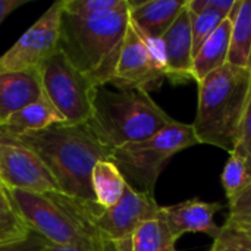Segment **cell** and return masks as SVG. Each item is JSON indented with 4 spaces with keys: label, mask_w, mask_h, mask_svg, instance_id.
I'll return each mask as SVG.
<instances>
[{
    "label": "cell",
    "mask_w": 251,
    "mask_h": 251,
    "mask_svg": "<svg viewBox=\"0 0 251 251\" xmlns=\"http://www.w3.org/2000/svg\"><path fill=\"white\" fill-rule=\"evenodd\" d=\"M6 137L26 146L41 159L62 194L96 203L91 191V172L97 162L110 159V151L87 125L63 122L38 132Z\"/></svg>",
    "instance_id": "1"
},
{
    "label": "cell",
    "mask_w": 251,
    "mask_h": 251,
    "mask_svg": "<svg viewBox=\"0 0 251 251\" xmlns=\"http://www.w3.org/2000/svg\"><path fill=\"white\" fill-rule=\"evenodd\" d=\"M6 191L22 222L50 244L85 246L96 251H115L94 225V218L101 210L96 203L72 199L62 193Z\"/></svg>",
    "instance_id": "2"
},
{
    "label": "cell",
    "mask_w": 251,
    "mask_h": 251,
    "mask_svg": "<svg viewBox=\"0 0 251 251\" xmlns=\"http://www.w3.org/2000/svg\"><path fill=\"white\" fill-rule=\"evenodd\" d=\"M199 101L193 129L199 144L225 151L235 149L251 94V68L225 63L197 82Z\"/></svg>",
    "instance_id": "3"
},
{
    "label": "cell",
    "mask_w": 251,
    "mask_h": 251,
    "mask_svg": "<svg viewBox=\"0 0 251 251\" xmlns=\"http://www.w3.org/2000/svg\"><path fill=\"white\" fill-rule=\"evenodd\" d=\"M128 25L129 6L99 16H75L62 10L57 49L94 87L109 85Z\"/></svg>",
    "instance_id": "4"
},
{
    "label": "cell",
    "mask_w": 251,
    "mask_h": 251,
    "mask_svg": "<svg viewBox=\"0 0 251 251\" xmlns=\"http://www.w3.org/2000/svg\"><path fill=\"white\" fill-rule=\"evenodd\" d=\"M174 121L150 93L100 85L94 90L87 126L109 151H113L154 135Z\"/></svg>",
    "instance_id": "5"
},
{
    "label": "cell",
    "mask_w": 251,
    "mask_h": 251,
    "mask_svg": "<svg viewBox=\"0 0 251 251\" xmlns=\"http://www.w3.org/2000/svg\"><path fill=\"white\" fill-rule=\"evenodd\" d=\"M197 144L193 125L174 121L149 138L110 151V160L132 188L154 196L156 182L168 162Z\"/></svg>",
    "instance_id": "6"
},
{
    "label": "cell",
    "mask_w": 251,
    "mask_h": 251,
    "mask_svg": "<svg viewBox=\"0 0 251 251\" xmlns=\"http://www.w3.org/2000/svg\"><path fill=\"white\" fill-rule=\"evenodd\" d=\"M44 97L62 115L65 124L87 125L96 87L57 49L38 68Z\"/></svg>",
    "instance_id": "7"
},
{
    "label": "cell",
    "mask_w": 251,
    "mask_h": 251,
    "mask_svg": "<svg viewBox=\"0 0 251 251\" xmlns=\"http://www.w3.org/2000/svg\"><path fill=\"white\" fill-rule=\"evenodd\" d=\"M162 206L154 196L137 191L129 184L122 199L110 209H101L94 225L100 235L113 246L115 251H131V241L135 231L147 221L160 215Z\"/></svg>",
    "instance_id": "8"
},
{
    "label": "cell",
    "mask_w": 251,
    "mask_h": 251,
    "mask_svg": "<svg viewBox=\"0 0 251 251\" xmlns=\"http://www.w3.org/2000/svg\"><path fill=\"white\" fill-rule=\"evenodd\" d=\"M60 18L62 0H57L0 56V74L38 71L41 63L57 50Z\"/></svg>",
    "instance_id": "9"
},
{
    "label": "cell",
    "mask_w": 251,
    "mask_h": 251,
    "mask_svg": "<svg viewBox=\"0 0 251 251\" xmlns=\"http://www.w3.org/2000/svg\"><path fill=\"white\" fill-rule=\"evenodd\" d=\"M0 182L4 190L37 194L60 193L41 159L26 146L0 134Z\"/></svg>",
    "instance_id": "10"
},
{
    "label": "cell",
    "mask_w": 251,
    "mask_h": 251,
    "mask_svg": "<svg viewBox=\"0 0 251 251\" xmlns=\"http://www.w3.org/2000/svg\"><path fill=\"white\" fill-rule=\"evenodd\" d=\"M165 78V69L156 63L144 37L129 21L116 69L109 85L150 93L157 90L163 84Z\"/></svg>",
    "instance_id": "11"
},
{
    "label": "cell",
    "mask_w": 251,
    "mask_h": 251,
    "mask_svg": "<svg viewBox=\"0 0 251 251\" xmlns=\"http://www.w3.org/2000/svg\"><path fill=\"white\" fill-rule=\"evenodd\" d=\"M221 209V203H207L200 199H190L162 207V216L175 241L188 232H203L216 240L221 232V226L216 225L215 215Z\"/></svg>",
    "instance_id": "12"
},
{
    "label": "cell",
    "mask_w": 251,
    "mask_h": 251,
    "mask_svg": "<svg viewBox=\"0 0 251 251\" xmlns=\"http://www.w3.org/2000/svg\"><path fill=\"white\" fill-rule=\"evenodd\" d=\"M162 41L166 56V78L172 84H185L188 81H194L193 29L187 4L172 26L165 32Z\"/></svg>",
    "instance_id": "13"
},
{
    "label": "cell",
    "mask_w": 251,
    "mask_h": 251,
    "mask_svg": "<svg viewBox=\"0 0 251 251\" xmlns=\"http://www.w3.org/2000/svg\"><path fill=\"white\" fill-rule=\"evenodd\" d=\"M185 4V0L129 1V21L144 37L162 38Z\"/></svg>",
    "instance_id": "14"
},
{
    "label": "cell",
    "mask_w": 251,
    "mask_h": 251,
    "mask_svg": "<svg viewBox=\"0 0 251 251\" xmlns=\"http://www.w3.org/2000/svg\"><path fill=\"white\" fill-rule=\"evenodd\" d=\"M43 96L38 71L0 74V125Z\"/></svg>",
    "instance_id": "15"
},
{
    "label": "cell",
    "mask_w": 251,
    "mask_h": 251,
    "mask_svg": "<svg viewBox=\"0 0 251 251\" xmlns=\"http://www.w3.org/2000/svg\"><path fill=\"white\" fill-rule=\"evenodd\" d=\"M65 119L54 109V106L43 96L37 101L25 106L24 109L10 115L1 125L0 134L3 135H25L43 131L49 126L63 124Z\"/></svg>",
    "instance_id": "16"
},
{
    "label": "cell",
    "mask_w": 251,
    "mask_h": 251,
    "mask_svg": "<svg viewBox=\"0 0 251 251\" xmlns=\"http://www.w3.org/2000/svg\"><path fill=\"white\" fill-rule=\"evenodd\" d=\"M231 31H232V15H229L216 28V31L201 44L193 62V76L196 82H200L207 75H210L212 72L228 63Z\"/></svg>",
    "instance_id": "17"
},
{
    "label": "cell",
    "mask_w": 251,
    "mask_h": 251,
    "mask_svg": "<svg viewBox=\"0 0 251 251\" xmlns=\"http://www.w3.org/2000/svg\"><path fill=\"white\" fill-rule=\"evenodd\" d=\"M126 185L125 176L110 159L100 160L94 165L91 172V191L99 207H113L122 199Z\"/></svg>",
    "instance_id": "18"
},
{
    "label": "cell",
    "mask_w": 251,
    "mask_h": 251,
    "mask_svg": "<svg viewBox=\"0 0 251 251\" xmlns=\"http://www.w3.org/2000/svg\"><path fill=\"white\" fill-rule=\"evenodd\" d=\"M231 15L232 31L228 63L251 68V0H237Z\"/></svg>",
    "instance_id": "19"
},
{
    "label": "cell",
    "mask_w": 251,
    "mask_h": 251,
    "mask_svg": "<svg viewBox=\"0 0 251 251\" xmlns=\"http://www.w3.org/2000/svg\"><path fill=\"white\" fill-rule=\"evenodd\" d=\"M175 240L162 216L144 222L134 234L131 251H176Z\"/></svg>",
    "instance_id": "20"
},
{
    "label": "cell",
    "mask_w": 251,
    "mask_h": 251,
    "mask_svg": "<svg viewBox=\"0 0 251 251\" xmlns=\"http://www.w3.org/2000/svg\"><path fill=\"white\" fill-rule=\"evenodd\" d=\"M221 181L228 200L234 199L243 188H246L251 182L247 162L238 150L234 149L229 151L228 160L222 171Z\"/></svg>",
    "instance_id": "21"
},
{
    "label": "cell",
    "mask_w": 251,
    "mask_h": 251,
    "mask_svg": "<svg viewBox=\"0 0 251 251\" xmlns=\"http://www.w3.org/2000/svg\"><path fill=\"white\" fill-rule=\"evenodd\" d=\"M29 231L13 207L7 191L0 193V244L22 238Z\"/></svg>",
    "instance_id": "22"
},
{
    "label": "cell",
    "mask_w": 251,
    "mask_h": 251,
    "mask_svg": "<svg viewBox=\"0 0 251 251\" xmlns=\"http://www.w3.org/2000/svg\"><path fill=\"white\" fill-rule=\"evenodd\" d=\"M128 0H62V10L75 16H99L126 9Z\"/></svg>",
    "instance_id": "23"
},
{
    "label": "cell",
    "mask_w": 251,
    "mask_h": 251,
    "mask_svg": "<svg viewBox=\"0 0 251 251\" xmlns=\"http://www.w3.org/2000/svg\"><path fill=\"white\" fill-rule=\"evenodd\" d=\"M191 16V29H193V51L194 56L201 47V44L216 31V28L229 16L218 10L207 9L200 15Z\"/></svg>",
    "instance_id": "24"
},
{
    "label": "cell",
    "mask_w": 251,
    "mask_h": 251,
    "mask_svg": "<svg viewBox=\"0 0 251 251\" xmlns=\"http://www.w3.org/2000/svg\"><path fill=\"white\" fill-rule=\"evenodd\" d=\"M210 251H251V243L229 222L221 226V232Z\"/></svg>",
    "instance_id": "25"
},
{
    "label": "cell",
    "mask_w": 251,
    "mask_h": 251,
    "mask_svg": "<svg viewBox=\"0 0 251 251\" xmlns=\"http://www.w3.org/2000/svg\"><path fill=\"white\" fill-rule=\"evenodd\" d=\"M228 207L229 215L226 221L237 224L251 222V182L234 199L228 200Z\"/></svg>",
    "instance_id": "26"
},
{
    "label": "cell",
    "mask_w": 251,
    "mask_h": 251,
    "mask_svg": "<svg viewBox=\"0 0 251 251\" xmlns=\"http://www.w3.org/2000/svg\"><path fill=\"white\" fill-rule=\"evenodd\" d=\"M50 246V243L38 235L34 231H29L25 237L9 241V243H1L0 251H44Z\"/></svg>",
    "instance_id": "27"
},
{
    "label": "cell",
    "mask_w": 251,
    "mask_h": 251,
    "mask_svg": "<svg viewBox=\"0 0 251 251\" xmlns=\"http://www.w3.org/2000/svg\"><path fill=\"white\" fill-rule=\"evenodd\" d=\"M235 150H238L244 156L251 176V94L249 104H247V110H246V115H244V121H243V125H241L240 140H238V143L235 146Z\"/></svg>",
    "instance_id": "28"
},
{
    "label": "cell",
    "mask_w": 251,
    "mask_h": 251,
    "mask_svg": "<svg viewBox=\"0 0 251 251\" xmlns=\"http://www.w3.org/2000/svg\"><path fill=\"white\" fill-rule=\"evenodd\" d=\"M25 3L26 0H0V25L13 10H16Z\"/></svg>",
    "instance_id": "29"
},
{
    "label": "cell",
    "mask_w": 251,
    "mask_h": 251,
    "mask_svg": "<svg viewBox=\"0 0 251 251\" xmlns=\"http://www.w3.org/2000/svg\"><path fill=\"white\" fill-rule=\"evenodd\" d=\"M44 251H96L85 246H53L50 244Z\"/></svg>",
    "instance_id": "30"
},
{
    "label": "cell",
    "mask_w": 251,
    "mask_h": 251,
    "mask_svg": "<svg viewBox=\"0 0 251 251\" xmlns=\"http://www.w3.org/2000/svg\"><path fill=\"white\" fill-rule=\"evenodd\" d=\"M226 222H229V221H226ZM229 224H232L251 243V222H246V224H237V222H229Z\"/></svg>",
    "instance_id": "31"
},
{
    "label": "cell",
    "mask_w": 251,
    "mask_h": 251,
    "mask_svg": "<svg viewBox=\"0 0 251 251\" xmlns=\"http://www.w3.org/2000/svg\"><path fill=\"white\" fill-rule=\"evenodd\" d=\"M3 191H6V190H4V187L1 185V182H0V193H3Z\"/></svg>",
    "instance_id": "32"
},
{
    "label": "cell",
    "mask_w": 251,
    "mask_h": 251,
    "mask_svg": "<svg viewBox=\"0 0 251 251\" xmlns=\"http://www.w3.org/2000/svg\"><path fill=\"white\" fill-rule=\"evenodd\" d=\"M209 251H210V250H209Z\"/></svg>",
    "instance_id": "33"
}]
</instances>
